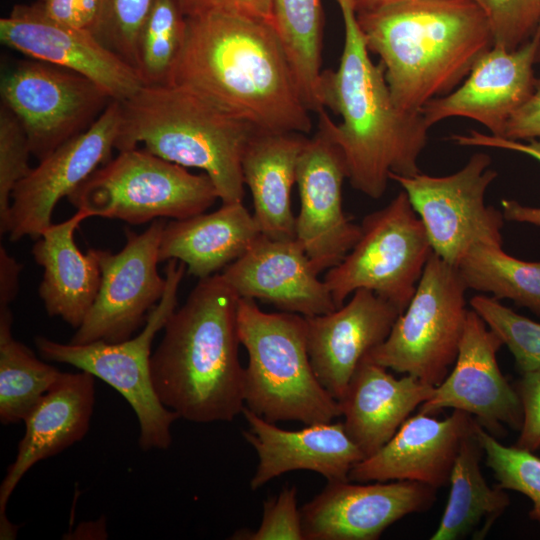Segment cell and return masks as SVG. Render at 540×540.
I'll return each mask as SVG.
<instances>
[{
    "label": "cell",
    "instance_id": "6da1fadb",
    "mask_svg": "<svg viewBox=\"0 0 540 540\" xmlns=\"http://www.w3.org/2000/svg\"><path fill=\"white\" fill-rule=\"evenodd\" d=\"M186 18L170 85L191 90L257 130L311 132L310 111L272 25L222 13Z\"/></svg>",
    "mask_w": 540,
    "mask_h": 540
},
{
    "label": "cell",
    "instance_id": "7a4b0ae2",
    "mask_svg": "<svg viewBox=\"0 0 540 540\" xmlns=\"http://www.w3.org/2000/svg\"><path fill=\"white\" fill-rule=\"evenodd\" d=\"M344 23V46L337 70L321 72L322 106L341 116L332 121L318 113V127L340 147L352 187L379 199L391 173L412 176L427 143L428 127L421 113H407L394 104L385 70L375 64L351 0H336Z\"/></svg>",
    "mask_w": 540,
    "mask_h": 540
},
{
    "label": "cell",
    "instance_id": "3957f363",
    "mask_svg": "<svg viewBox=\"0 0 540 540\" xmlns=\"http://www.w3.org/2000/svg\"><path fill=\"white\" fill-rule=\"evenodd\" d=\"M356 16L394 104L407 113L451 93L494 44L477 0H403Z\"/></svg>",
    "mask_w": 540,
    "mask_h": 540
},
{
    "label": "cell",
    "instance_id": "277c9868",
    "mask_svg": "<svg viewBox=\"0 0 540 540\" xmlns=\"http://www.w3.org/2000/svg\"><path fill=\"white\" fill-rule=\"evenodd\" d=\"M239 296L220 273L199 279L164 326L151 377L164 406L195 423L242 413L245 368L239 360Z\"/></svg>",
    "mask_w": 540,
    "mask_h": 540
},
{
    "label": "cell",
    "instance_id": "5b68a950",
    "mask_svg": "<svg viewBox=\"0 0 540 540\" xmlns=\"http://www.w3.org/2000/svg\"><path fill=\"white\" fill-rule=\"evenodd\" d=\"M120 103L115 149L141 143L164 160L203 170L222 204L243 201L241 160L255 127L178 85H143Z\"/></svg>",
    "mask_w": 540,
    "mask_h": 540
},
{
    "label": "cell",
    "instance_id": "8992f818",
    "mask_svg": "<svg viewBox=\"0 0 540 540\" xmlns=\"http://www.w3.org/2000/svg\"><path fill=\"white\" fill-rule=\"evenodd\" d=\"M237 328L248 353L245 406L269 422L305 425L332 422L341 407L319 382L307 349L304 316L262 311L255 300L239 298Z\"/></svg>",
    "mask_w": 540,
    "mask_h": 540
},
{
    "label": "cell",
    "instance_id": "52a82bcc",
    "mask_svg": "<svg viewBox=\"0 0 540 540\" xmlns=\"http://www.w3.org/2000/svg\"><path fill=\"white\" fill-rule=\"evenodd\" d=\"M67 199L89 217L139 225L204 213L219 197L206 173L193 174L145 148L135 147L119 151Z\"/></svg>",
    "mask_w": 540,
    "mask_h": 540
},
{
    "label": "cell",
    "instance_id": "ba28073f",
    "mask_svg": "<svg viewBox=\"0 0 540 540\" xmlns=\"http://www.w3.org/2000/svg\"><path fill=\"white\" fill-rule=\"evenodd\" d=\"M186 272L183 262L170 259L164 269L166 279L162 298L150 311L142 331L127 340L109 343H59L44 336L34 342L47 361L72 365L98 377L117 390L134 410L139 423L142 450L167 449L171 425L179 418L159 400L151 377V347L177 307V294Z\"/></svg>",
    "mask_w": 540,
    "mask_h": 540
},
{
    "label": "cell",
    "instance_id": "9c48e42d",
    "mask_svg": "<svg viewBox=\"0 0 540 540\" xmlns=\"http://www.w3.org/2000/svg\"><path fill=\"white\" fill-rule=\"evenodd\" d=\"M467 290L457 267L433 253L389 335L364 358L438 386L457 358L469 310Z\"/></svg>",
    "mask_w": 540,
    "mask_h": 540
},
{
    "label": "cell",
    "instance_id": "30bf717a",
    "mask_svg": "<svg viewBox=\"0 0 540 540\" xmlns=\"http://www.w3.org/2000/svg\"><path fill=\"white\" fill-rule=\"evenodd\" d=\"M360 227L356 244L323 278L336 307L356 290L368 289L403 312L433 254L421 219L401 190Z\"/></svg>",
    "mask_w": 540,
    "mask_h": 540
},
{
    "label": "cell",
    "instance_id": "8fae6325",
    "mask_svg": "<svg viewBox=\"0 0 540 540\" xmlns=\"http://www.w3.org/2000/svg\"><path fill=\"white\" fill-rule=\"evenodd\" d=\"M490 164L487 153L477 152L450 175H389L407 194L433 253L455 267L474 244L503 245V214L485 203V193L497 177Z\"/></svg>",
    "mask_w": 540,
    "mask_h": 540
},
{
    "label": "cell",
    "instance_id": "7c38bea8",
    "mask_svg": "<svg viewBox=\"0 0 540 540\" xmlns=\"http://www.w3.org/2000/svg\"><path fill=\"white\" fill-rule=\"evenodd\" d=\"M0 95L39 161L89 129L113 100L86 76L33 58L2 74Z\"/></svg>",
    "mask_w": 540,
    "mask_h": 540
},
{
    "label": "cell",
    "instance_id": "4fadbf2b",
    "mask_svg": "<svg viewBox=\"0 0 540 540\" xmlns=\"http://www.w3.org/2000/svg\"><path fill=\"white\" fill-rule=\"evenodd\" d=\"M165 225L159 218L140 234L126 229V243L117 253L95 249L101 271L99 289L71 343L121 342L145 324L165 290V276L157 269Z\"/></svg>",
    "mask_w": 540,
    "mask_h": 540
},
{
    "label": "cell",
    "instance_id": "5bb4252c",
    "mask_svg": "<svg viewBox=\"0 0 540 540\" xmlns=\"http://www.w3.org/2000/svg\"><path fill=\"white\" fill-rule=\"evenodd\" d=\"M120 124L121 103L112 100L89 129L40 160L15 186L7 225L11 241L40 237L58 201L112 159Z\"/></svg>",
    "mask_w": 540,
    "mask_h": 540
},
{
    "label": "cell",
    "instance_id": "9a60e30c",
    "mask_svg": "<svg viewBox=\"0 0 540 540\" xmlns=\"http://www.w3.org/2000/svg\"><path fill=\"white\" fill-rule=\"evenodd\" d=\"M348 170L340 147L320 127L297 162L300 210L296 239L320 274L339 264L358 241L361 227L346 215L342 186Z\"/></svg>",
    "mask_w": 540,
    "mask_h": 540
},
{
    "label": "cell",
    "instance_id": "2e32d148",
    "mask_svg": "<svg viewBox=\"0 0 540 540\" xmlns=\"http://www.w3.org/2000/svg\"><path fill=\"white\" fill-rule=\"evenodd\" d=\"M502 345L484 320L469 309L453 368L419 406V412L433 415L445 408L460 410L493 436H502L506 426L520 430L523 411L519 396L497 362Z\"/></svg>",
    "mask_w": 540,
    "mask_h": 540
},
{
    "label": "cell",
    "instance_id": "e0dca14e",
    "mask_svg": "<svg viewBox=\"0 0 540 540\" xmlns=\"http://www.w3.org/2000/svg\"><path fill=\"white\" fill-rule=\"evenodd\" d=\"M435 488L416 481H330L301 509L305 540H376L406 515L432 507Z\"/></svg>",
    "mask_w": 540,
    "mask_h": 540
},
{
    "label": "cell",
    "instance_id": "ac0fdd59",
    "mask_svg": "<svg viewBox=\"0 0 540 540\" xmlns=\"http://www.w3.org/2000/svg\"><path fill=\"white\" fill-rule=\"evenodd\" d=\"M0 40L29 58L86 76L113 100L123 101L144 85L137 70L93 33L50 19L35 3L15 5L9 16L0 19Z\"/></svg>",
    "mask_w": 540,
    "mask_h": 540
},
{
    "label": "cell",
    "instance_id": "d6986e66",
    "mask_svg": "<svg viewBox=\"0 0 540 540\" xmlns=\"http://www.w3.org/2000/svg\"><path fill=\"white\" fill-rule=\"evenodd\" d=\"M540 61V24L515 50L492 46L479 57L464 82L451 93L428 101L420 110L428 128L444 119L465 117L501 136L510 116L531 96Z\"/></svg>",
    "mask_w": 540,
    "mask_h": 540
},
{
    "label": "cell",
    "instance_id": "ffe728a7",
    "mask_svg": "<svg viewBox=\"0 0 540 540\" xmlns=\"http://www.w3.org/2000/svg\"><path fill=\"white\" fill-rule=\"evenodd\" d=\"M401 313L373 291L358 289L334 311L305 317L311 365L337 401L360 362L387 338Z\"/></svg>",
    "mask_w": 540,
    "mask_h": 540
},
{
    "label": "cell",
    "instance_id": "44dd1931",
    "mask_svg": "<svg viewBox=\"0 0 540 540\" xmlns=\"http://www.w3.org/2000/svg\"><path fill=\"white\" fill-rule=\"evenodd\" d=\"M220 274L239 298L261 300L282 312L311 317L337 308L296 238L275 240L261 234Z\"/></svg>",
    "mask_w": 540,
    "mask_h": 540
},
{
    "label": "cell",
    "instance_id": "7402d4cb",
    "mask_svg": "<svg viewBox=\"0 0 540 540\" xmlns=\"http://www.w3.org/2000/svg\"><path fill=\"white\" fill-rule=\"evenodd\" d=\"M475 424L471 415L460 410L444 419L419 412L409 417L379 450L356 463L348 480H407L438 489L449 482L461 443Z\"/></svg>",
    "mask_w": 540,
    "mask_h": 540
},
{
    "label": "cell",
    "instance_id": "603a6c76",
    "mask_svg": "<svg viewBox=\"0 0 540 540\" xmlns=\"http://www.w3.org/2000/svg\"><path fill=\"white\" fill-rule=\"evenodd\" d=\"M95 402L94 376L62 372L60 378L24 419L25 433L16 458L0 486V538L14 539L17 527L6 517L7 502L25 473L87 433Z\"/></svg>",
    "mask_w": 540,
    "mask_h": 540
},
{
    "label": "cell",
    "instance_id": "cb8c5ba5",
    "mask_svg": "<svg viewBox=\"0 0 540 540\" xmlns=\"http://www.w3.org/2000/svg\"><path fill=\"white\" fill-rule=\"evenodd\" d=\"M242 414L249 424L244 438L255 449L259 460L250 481L252 490L295 470L319 473L328 482L348 480L352 467L365 458L347 434L343 422L315 423L300 430H286L246 406Z\"/></svg>",
    "mask_w": 540,
    "mask_h": 540
},
{
    "label": "cell",
    "instance_id": "d4e9b609",
    "mask_svg": "<svg viewBox=\"0 0 540 540\" xmlns=\"http://www.w3.org/2000/svg\"><path fill=\"white\" fill-rule=\"evenodd\" d=\"M434 388L410 375L396 378L363 358L339 401L345 430L366 458L391 439Z\"/></svg>",
    "mask_w": 540,
    "mask_h": 540
},
{
    "label": "cell",
    "instance_id": "484cf974",
    "mask_svg": "<svg viewBox=\"0 0 540 540\" xmlns=\"http://www.w3.org/2000/svg\"><path fill=\"white\" fill-rule=\"evenodd\" d=\"M89 218L82 210L69 219L49 225L32 248L43 268L39 296L50 316L79 328L96 298L101 271L94 248L83 253L75 242L80 223Z\"/></svg>",
    "mask_w": 540,
    "mask_h": 540
},
{
    "label": "cell",
    "instance_id": "4316f807",
    "mask_svg": "<svg viewBox=\"0 0 540 540\" xmlns=\"http://www.w3.org/2000/svg\"><path fill=\"white\" fill-rule=\"evenodd\" d=\"M307 139L296 132L256 130L245 146L241 160L243 181L252 195L253 216L268 238H296L290 198L298 158Z\"/></svg>",
    "mask_w": 540,
    "mask_h": 540
},
{
    "label": "cell",
    "instance_id": "83f0119b",
    "mask_svg": "<svg viewBox=\"0 0 540 540\" xmlns=\"http://www.w3.org/2000/svg\"><path fill=\"white\" fill-rule=\"evenodd\" d=\"M261 234L243 201L222 204L214 212L166 223L159 261H181L190 275L203 279L240 258Z\"/></svg>",
    "mask_w": 540,
    "mask_h": 540
},
{
    "label": "cell",
    "instance_id": "f1b7e54d",
    "mask_svg": "<svg viewBox=\"0 0 540 540\" xmlns=\"http://www.w3.org/2000/svg\"><path fill=\"white\" fill-rule=\"evenodd\" d=\"M475 427V426H474ZM483 449L474 430L461 443L450 477V493L439 526L431 540H456L473 533L482 524V539L510 505L505 489L491 487L480 468Z\"/></svg>",
    "mask_w": 540,
    "mask_h": 540
},
{
    "label": "cell",
    "instance_id": "f546056e",
    "mask_svg": "<svg viewBox=\"0 0 540 540\" xmlns=\"http://www.w3.org/2000/svg\"><path fill=\"white\" fill-rule=\"evenodd\" d=\"M13 315L0 306V421H24L62 372L38 359L12 334Z\"/></svg>",
    "mask_w": 540,
    "mask_h": 540
},
{
    "label": "cell",
    "instance_id": "4dcf8cb0",
    "mask_svg": "<svg viewBox=\"0 0 540 540\" xmlns=\"http://www.w3.org/2000/svg\"><path fill=\"white\" fill-rule=\"evenodd\" d=\"M275 29L310 112L325 110L319 96L323 9L321 0H272Z\"/></svg>",
    "mask_w": 540,
    "mask_h": 540
},
{
    "label": "cell",
    "instance_id": "1f68e13d",
    "mask_svg": "<svg viewBox=\"0 0 540 540\" xmlns=\"http://www.w3.org/2000/svg\"><path fill=\"white\" fill-rule=\"evenodd\" d=\"M456 267L468 289L511 299L540 316V261L517 259L502 245L477 243Z\"/></svg>",
    "mask_w": 540,
    "mask_h": 540
},
{
    "label": "cell",
    "instance_id": "d6a6232c",
    "mask_svg": "<svg viewBox=\"0 0 540 540\" xmlns=\"http://www.w3.org/2000/svg\"><path fill=\"white\" fill-rule=\"evenodd\" d=\"M187 18L177 0H155L137 41V71L144 85H170L184 46Z\"/></svg>",
    "mask_w": 540,
    "mask_h": 540
},
{
    "label": "cell",
    "instance_id": "836d02e7",
    "mask_svg": "<svg viewBox=\"0 0 540 540\" xmlns=\"http://www.w3.org/2000/svg\"><path fill=\"white\" fill-rule=\"evenodd\" d=\"M474 433L498 485L528 497L532 502L529 518L540 523V457L532 451L501 444L477 422Z\"/></svg>",
    "mask_w": 540,
    "mask_h": 540
},
{
    "label": "cell",
    "instance_id": "e575fe53",
    "mask_svg": "<svg viewBox=\"0 0 540 540\" xmlns=\"http://www.w3.org/2000/svg\"><path fill=\"white\" fill-rule=\"evenodd\" d=\"M469 304L508 347L522 374L540 371V323L517 314L492 296L475 295Z\"/></svg>",
    "mask_w": 540,
    "mask_h": 540
},
{
    "label": "cell",
    "instance_id": "d590c367",
    "mask_svg": "<svg viewBox=\"0 0 540 540\" xmlns=\"http://www.w3.org/2000/svg\"><path fill=\"white\" fill-rule=\"evenodd\" d=\"M155 0H102L93 35L123 61L138 68L137 41ZM138 72V71H137Z\"/></svg>",
    "mask_w": 540,
    "mask_h": 540
},
{
    "label": "cell",
    "instance_id": "8d00e7d4",
    "mask_svg": "<svg viewBox=\"0 0 540 540\" xmlns=\"http://www.w3.org/2000/svg\"><path fill=\"white\" fill-rule=\"evenodd\" d=\"M32 155L26 132L15 114L0 106V233H7L11 194L30 172Z\"/></svg>",
    "mask_w": 540,
    "mask_h": 540
},
{
    "label": "cell",
    "instance_id": "74e56055",
    "mask_svg": "<svg viewBox=\"0 0 540 540\" xmlns=\"http://www.w3.org/2000/svg\"><path fill=\"white\" fill-rule=\"evenodd\" d=\"M485 10L494 46L512 51L527 42L540 24V0H477Z\"/></svg>",
    "mask_w": 540,
    "mask_h": 540
},
{
    "label": "cell",
    "instance_id": "f35d334b",
    "mask_svg": "<svg viewBox=\"0 0 540 540\" xmlns=\"http://www.w3.org/2000/svg\"><path fill=\"white\" fill-rule=\"evenodd\" d=\"M234 539L305 540L300 510L297 508V488L286 486L264 502L260 526L255 531H240Z\"/></svg>",
    "mask_w": 540,
    "mask_h": 540
},
{
    "label": "cell",
    "instance_id": "ab89813d",
    "mask_svg": "<svg viewBox=\"0 0 540 540\" xmlns=\"http://www.w3.org/2000/svg\"><path fill=\"white\" fill-rule=\"evenodd\" d=\"M451 139L460 146H477L499 148L527 154L540 161V140L530 139L528 143L518 140L506 139L491 134H483L470 130L468 134H455ZM502 214L505 220L530 223L540 226V207H530L515 200L503 199L501 201Z\"/></svg>",
    "mask_w": 540,
    "mask_h": 540
},
{
    "label": "cell",
    "instance_id": "60d3db41",
    "mask_svg": "<svg viewBox=\"0 0 540 540\" xmlns=\"http://www.w3.org/2000/svg\"><path fill=\"white\" fill-rule=\"evenodd\" d=\"M514 387L523 411L515 446L535 452L540 449V371L523 373Z\"/></svg>",
    "mask_w": 540,
    "mask_h": 540
},
{
    "label": "cell",
    "instance_id": "b9f144b4",
    "mask_svg": "<svg viewBox=\"0 0 540 540\" xmlns=\"http://www.w3.org/2000/svg\"><path fill=\"white\" fill-rule=\"evenodd\" d=\"M186 17L211 13L251 17L275 28L272 0H177Z\"/></svg>",
    "mask_w": 540,
    "mask_h": 540
},
{
    "label": "cell",
    "instance_id": "7bdbcfd3",
    "mask_svg": "<svg viewBox=\"0 0 540 540\" xmlns=\"http://www.w3.org/2000/svg\"><path fill=\"white\" fill-rule=\"evenodd\" d=\"M35 4L50 19L91 33L102 8V0H38Z\"/></svg>",
    "mask_w": 540,
    "mask_h": 540
},
{
    "label": "cell",
    "instance_id": "ee69618b",
    "mask_svg": "<svg viewBox=\"0 0 540 540\" xmlns=\"http://www.w3.org/2000/svg\"><path fill=\"white\" fill-rule=\"evenodd\" d=\"M511 140L540 137V79L531 96L510 116L501 136Z\"/></svg>",
    "mask_w": 540,
    "mask_h": 540
},
{
    "label": "cell",
    "instance_id": "f6af8a7d",
    "mask_svg": "<svg viewBox=\"0 0 540 540\" xmlns=\"http://www.w3.org/2000/svg\"><path fill=\"white\" fill-rule=\"evenodd\" d=\"M22 264L0 247V306H9L19 290Z\"/></svg>",
    "mask_w": 540,
    "mask_h": 540
},
{
    "label": "cell",
    "instance_id": "bcb514c9",
    "mask_svg": "<svg viewBox=\"0 0 540 540\" xmlns=\"http://www.w3.org/2000/svg\"><path fill=\"white\" fill-rule=\"evenodd\" d=\"M356 13L366 12L403 0H351Z\"/></svg>",
    "mask_w": 540,
    "mask_h": 540
}]
</instances>
